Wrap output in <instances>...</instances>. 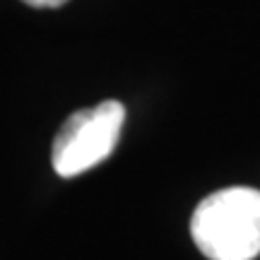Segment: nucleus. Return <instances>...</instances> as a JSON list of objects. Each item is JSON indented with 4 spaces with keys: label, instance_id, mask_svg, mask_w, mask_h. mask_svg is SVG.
Here are the masks:
<instances>
[{
    "label": "nucleus",
    "instance_id": "f03ea898",
    "mask_svg": "<svg viewBox=\"0 0 260 260\" xmlns=\"http://www.w3.org/2000/svg\"><path fill=\"white\" fill-rule=\"evenodd\" d=\"M125 106L113 99L70 113L51 149L56 174L60 178H73L106 161L121 140Z\"/></svg>",
    "mask_w": 260,
    "mask_h": 260
},
{
    "label": "nucleus",
    "instance_id": "7ed1b4c3",
    "mask_svg": "<svg viewBox=\"0 0 260 260\" xmlns=\"http://www.w3.org/2000/svg\"><path fill=\"white\" fill-rule=\"evenodd\" d=\"M22 3H27L31 8H60L68 0H22Z\"/></svg>",
    "mask_w": 260,
    "mask_h": 260
},
{
    "label": "nucleus",
    "instance_id": "f257e3e1",
    "mask_svg": "<svg viewBox=\"0 0 260 260\" xmlns=\"http://www.w3.org/2000/svg\"><path fill=\"white\" fill-rule=\"evenodd\" d=\"M190 236L210 260H253L260 255V190L222 188L195 207Z\"/></svg>",
    "mask_w": 260,
    "mask_h": 260
}]
</instances>
